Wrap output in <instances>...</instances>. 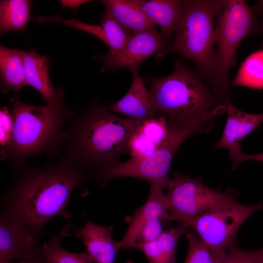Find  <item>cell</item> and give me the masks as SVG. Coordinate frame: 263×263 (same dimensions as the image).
I'll use <instances>...</instances> for the list:
<instances>
[{"label":"cell","mask_w":263,"mask_h":263,"mask_svg":"<svg viewBox=\"0 0 263 263\" xmlns=\"http://www.w3.org/2000/svg\"><path fill=\"white\" fill-rule=\"evenodd\" d=\"M16 169L1 198L2 214L39 236L54 218L71 217L68 207L72 192L92 176L63 157L45 167Z\"/></svg>","instance_id":"cell-1"},{"label":"cell","mask_w":263,"mask_h":263,"mask_svg":"<svg viewBox=\"0 0 263 263\" xmlns=\"http://www.w3.org/2000/svg\"><path fill=\"white\" fill-rule=\"evenodd\" d=\"M144 121L116 116L100 105L74 112L66 131L61 157L95 177L129 150L131 137Z\"/></svg>","instance_id":"cell-2"},{"label":"cell","mask_w":263,"mask_h":263,"mask_svg":"<svg viewBox=\"0 0 263 263\" xmlns=\"http://www.w3.org/2000/svg\"><path fill=\"white\" fill-rule=\"evenodd\" d=\"M10 101L13 128L9 144L0 150L1 160H10L16 169L25 166L29 157L58 154L64 145V125L74 113L66 107L63 94L43 106L23 103L17 96Z\"/></svg>","instance_id":"cell-3"},{"label":"cell","mask_w":263,"mask_h":263,"mask_svg":"<svg viewBox=\"0 0 263 263\" xmlns=\"http://www.w3.org/2000/svg\"><path fill=\"white\" fill-rule=\"evenodd\" d=\"M146 80L157 112L170 125L189 126L226 112L225 103L181 60L176 62L170 75L148 76Z\"/></svg>","instance_id":"cell-4"},{"label":"cell","mask_w":263,"mask_h":263,"mask_svg":"<svg viewBox=\"0 0 263 263\" xmlns=\"http://www.w3.org/2000/svg\"><path fill=\"white\" fill-rule=\"evenodd\" d=\"M216 0H184L171 45L156 54L158 59L169 53L192 61L212 90L215 82L216 51L214 41Z\"/></svg>","instance_id":"cell-5"},{"label":"cell","mask_w":263,"mask_h":263,"mask_svg":"<svg viewBox=\"0 0 263 263\" xmlns=\"http://www.w3.org/2000/svg\"><path fill=\"white\" fill-rule=\"evenodd\" d=\"M257 15L244 0H216V68L212 91L224 102L230 100L229 70L235 64L236 50L244 38L260 29Z\"/></svg>","instance_id":"cell-6"},{"label":"cell","mask_w":263,"mask_h":263,"mask_svg":"<svg viewBox=\"0 0 263 263\" xmlns=\"http://www.w3.org/2000/svg\"><path fill=\"white\" fill-rule=\"evenodd\" d=\"M209 123L208 119H205L187 127L169 124V131L166 140L152 155L142 159L131 158L124 162H117L95 177L102 180L101 186L103 187L110 180L132 177L143 179L167 189L170 180L168 172L175 152L187 138L202 132Z\"/></svg>","instance_id":"cell-7"},{"label":"cell","mask_w":263,"mask_h":263,"mask_svg":"<svg viewBox=\"0 0 263 263\" xmlns=\"http://www.w3.org/2000/svg\"><path fill=\"white\" fill-rule=\"evenodd\" d=\"M263 202L247 206L236 199L218 205L195 218L189 224L198 237L216 255L223 256L234 244L237 232Z\"/></svg>","instance_id":"cell-8"},{"label":"cell","mask_w":263,"mask_h":263,"mask_svg":"<svg viewBox=\"0 0 263 263\" xmlns=\"http://www.w3.org/2000/svg\"><path fill=\"white\" fill-rule=\"evenodd\" d=\"M167 189L169 221H178L188 226L195 218L212 207L236 199L232 193L208 187L200 178L179 173L174 174Z\"/></svg>","instance_id":"cell-9"},{"label":"cell","mask_w":263,"mask_h":263,"mask_svg":"<svg viewBox=\"0 0 263 263\" xmlns=\"http://www.w3.org/2000/svg\"><path fill=\"white\" fill-rule=\"evenodd\" d=\"M163 35L156 29L133 33L126 45L114 54L96 56L102 62V72L109 69H138L149 56L166 49Z\"/></svg>","instance_id":"cell-10"},{"label":"cell","mask_w":263,"mask_h":263,"mask_svg":"<svg viewBox=\"0 0 263 263\" xmlns=\"http://www.w3.org/2000/svg\"><path fill=\"white\" fill-rule=\"evenodd\" d=\"M40 236L0 216V262H31L41 256Z\"/></svg>","instance_id":"cell-11"},{"label":"cell","mask_w":263,"mask_h":263,"mask_svg":"<svg viewBox=\"0 0 263 263\" xmlns=\"http://www.w3.org/2000/svg\"><path fill=\"white\" fill-rule=\"evenodd\" d=\"M149 196L144 205L127 218V230L123 238L117 241L119 250L134 248L137 237L142 228L157 219L169 220V206L164 188L156 184H150Z\"/></svg>","instance_id":"cell-12"},{"label":"cell","mask_w":263,"mask_h":263,"mask_svg":"<svg viewBox=\"0 0 263 263\" xmlns=\"http://www.w3.org/2000/svg\"><path fill=\"white\" fill-rule=\"evenodd\" d=\"M227 119L219 141L215 149L226 148L230 158L241 151L240 143L243 138L250 134L263 123V113L251 114L237 109L231 100L225 103Z\"/></svg>","instance_id":"cell-13"},{"label":"cell","mask_w":263,"mask_h":263,"mask_svg":"<svg viewBox=\"0 0 263 263\" xmlns=\"http://www.w3.org/2000/svg\"><path fill=\"white\" fill-rule=\"evenodd\" d=\"M131 71L133 79L129 90L121 99L108 106V109L130 118L144 121L156 116L158 112L138 69Z\"/></svg>","instance_id":"cell-14"},{"label":"cell","mask_w":263,"mask_h":263,"mask_svg":"<svg viewBox=\"0 0 263 263\" xmlns=\"http://www.w3.org/2000/svg\"><path fill=\"white\" fill-rule=\"evenodd\" d=\"M113 227L104 226L91 222L85 218L83 227L75 230L77 238H81L87 252L95 263H113L119 251L117 241L112 236Z\"/></svg>","instance_id":"cell-15"},{"label":"cell","mask_w":263,"mask_h":263,"mask_svg":"<svg viewBox=\"0 0 263 263\" xmlns=\"http://www.w3.org/2000/svg\"><path fill=\"white\" fill-rule=\"evenodd\" d=\"M23 64L28 85L36 89L47 103L63 94L61 88L56 90L49 75V58L33 49L23 51Z\"/></svg>","instance_id":"cell-16"},{"label":"cell","mask_w":263,"mask_h":263,"mask_svg":"<svg viewBox=\"0 0 263 263\" xmlns=\"http://www.w3.org/2000/svg\"><path fill=\"white\" fill-rule=\"evenodd\" d=\"M155 25H158L164 38L174 33L181 15L184 0H131Z\"/></svg>","instance_id":"cell-17"},{"label":"cell","mask_w":263,"mask_h":263,"mask_svg":"<svg viewBox=\"0 0 263 263\" xmlns=\"http://www.w3.org/2000/svg\"><path fill=\"white\" fill-rule=\"evenodd\" d=\"M101 1L105 6L106 11L129 34L155 29V25L131 0Z\"/></svg>","instance_id":"cell-18"},{"label":"cell","mask_w":263,"mask_h":263,"mask_svg":"<svg viewBox=\"0 0 263 263\" xmlns=\"http://www.w3.org/2000/svg\"><path fill=\"white\" fill-rule=\"evenodd\" d=\"M1 90L18 93L28 85L25 74L23 51L0 46Z\"/></svg>","instance_id":"cell-19"},{"label":"cell","mask_w":263,"mask_h":263,"mask_svg":"<svg viewBox=\"0 0 263 263\" xmlns=\"http://www.w3.org/2000/svg\"><path fill=\"white\" fill-rule=\"evenodd\" d=\"M31 0H3L0 2V33L9 31L21 32L32 19Z\"/></svg>","instance_id":"cell-20"},{"label":"cell","mask_w":263,"mask_h":263,"mask_svg":"<svg viewBox=\"0 0 263 263\" xmlns=\"http://www.w3.org/2000/svg\"><path fill=\"white\" fill-rule=\"evenodd\" d=\"M73 227L67 225L58 235L53 236L42 244L41 255L44 263H94L87 252H72L60 246L61 239L71 234Z\"/></svg>","instance_id":"cell-21"},{"label":"cell","mask_w":263,"mask_h":263,"mask_svg":"<svg viewBox=\"0 0 263 263\" xmlns=\"http://www.w3.org/2000/svg\"><path fill=\"white\" fill-rule=\"evenodd\" d=\"M232 84L235 86L263 89V49L246 58Z\"/></svg>","instance_id":"cell-22"},{"label":"cell","mask_w":263,"mask_h":263,"mask_svg":"<svg viewBox=\"0 0 263 263\" xmlns=\"http://www.w3.org/2000/svg\"><path fill=\"white\" fill-rule=\"evenodd\" d=\"M189 227L181 223L178 226L164 231L158 238L159 249L156 263H176V250L181 237Z\"/></svg>","instance_id":"cell-23"},{"label":"cell","mask_w":263,"mask_h":263,"mask_svg":"<svg viewBox=\"0 0 263 263\" xmlns=\"http://www.w3.org/2000/svg\"><path fill=\"white\" fill-rule=\"evenodd\" d=\"M101 25L104 30L110 54H114L121 50L132 37V35L125 31L106 10L103 15Z\"/></svg>","instance_id":"cell-24"},{"label":"cell","mask_w":263,"mask_h":263,"mask_svg":"<svg viewBox=\"0 0 263 263\" xmlns=\"http://www.w3.org/2000/svg\"><path fill=\"white\" fill-rule=\"evenodd\" d=\"M187 234L188 249L184 263H220L223 257L214 253L194 232Z\"/></svg>","instance_id":"cell-25"},{"label":"cell","mask_w":263,"mask_h":263,"mask_svg":"<svg viewBox=\"0 0 263 263\" xmlns=\"http://www.w3.org/2000/svg\"><path fill=\"white\" fill-rule=\"evenodd\" d=\"M140 130L158 147L166 140L169 131V125L166 118L157 115L145 120L139 127Z\"/></svg>","instance_id":"cell-26"},{"label":"cell","mask_w":263,"mask_h":263,"mask_svg":"<svg viewBox=\"0 0 263 263\" xmlns=\"http://www.w3.org/2000/svg\"><path fill=\"white\" fill-rule=\"evenodd\" d=\"M159 147L145 135L139 128L132 134L129 142L131 158L134 159L147 158L154 153Z\"/></svg>","instance_id":"cell-27"},{"label":"cell","mask_w":263,"mask_h":263,"mask_svg":"<svg viewBox=\"0 0 263 263\" xmlns=\"http://www.w3.org/2000/svg\"><path fill=\"white\" fill-rule=\"evenodd\" d=\"M263 253V248L245 250L234 244L223 256L220 263H258Z\"/></svg>","instance_id":"cell-28"},{"label":"cell","mask_w":263,"mask_h":263,"mask_svg":"<svg viewBox=\"0 0 263 263\" xmlns=\"http://www.w3.org/2000/svg\"><path fill=\"white\" fill-rule=\"evenodd\" d=\"M162 221L157 219L144 226L137 237L134 248L141 244L157 239L164 231Z\"/></svg>","instance_id":"cell-29"},{"label":"cell","mask_w":263,"mask_h":263,"mask_svg":"<svg viewBox=\"0 0 263 263\" xmlns=\"http://www.w3.org/2000/svg\"><path fill=\"white\" fill-rule=\"evenodd\" d=\"M0 143L2 149L5 148L11 140L13 122L11 114L6 107H4L0 111Z\"/></svg>","instance_id":"cell-30"},{"label":"cell","mask_w":263,"mask_h":263,"mask_svg":"<svg viewBox=\"0 0 263 263\" xmlns=\"http://www.w3.org/2000/svg\"><path fill=\"white\" fill-rule=\"evenodd\" d=\"M232 162V170L235 169L239 165L248 160H257L263 162V153L256 154H247L242 151L231 158Z\"/></svg>","instance_id":"cell-31"},{"label":"cell","mask_w":263,"mask_h":263,"mask_svg":"<svg viewBox=\"0 0 263 263\" xmlns=\"http://www.w3.org/2000/svg\"><path fill=\"white\" fill-rule=\"evenodd\" d=\"M91 1V0H61L60 2L62 4L63 8L68 7L70 8H73L74 9H76L78 7L81 5L84 4V3Z\"/></svg>","instance_id":"cell-32"},{"label":"cell","mask_w":263,"mask_h":263,"mask_svg":"<svg viewBox=\"0 0 263 263\" xmlns=\"http://www.w3.org/2000/svg\"><path fill=\"white\" fill-rule=\"evenodd\" d=\"M29 263H44L43 262V260H42V257H41V256L34 260V261H32L31 262H30Z\"/></svg>","instance_id":"cell-33"},{"label":"cell","mask_w":263,"mask_h":263,"mask_svg":"<svg viewBox=\"0 0 263 263\" xmlns=\"http://www.w3.org/2000/svg\"><path fill=\"white\" fill-rule=\"evenodd\" d=\"M29 262L25 261H18L15 263H12L11 262H0V263H29Z\"/></svg>","instance_id":"cell-34"},{"label":"cell","mask_w":263,"mask_h":263,"mask_svg":"<svg viewBox=\"0 0 263 263\" xmlns=\"http://www.w3.org/2000/svg\"><path fill=\"white\" fill-rule=\"evenodd\" d=\"M258 263H263V253L259 260Z\"/></svg>","instance_id":"cell-35"},{"label":"cell","mask_w":263,"mask_h":263,"mask_svg":"<svg viewBox=\"0 0 263 263\" xmlns=\"http://www.w3.org/2000/svg\"><path fill=\"white\" fill-rule=\"evenodd\" d=\"M260 30L262 32H263V17H262V20L261 23Z\"/></svg>","instance_id":"cell-36"},{"label":"cell","mask_w":263,"mask_h":263,"mask_svg":"<svg viewBox=\"0 0 263 263\" xmlns=\"http://www.w3.org/2000/svg\"><path fill=\"white\" fill-rule=\"evenodd\" d=\"M126 263H133V262L131 261H128Z\"/></svg>","instance_id":"cell-37"}]
</instances>
